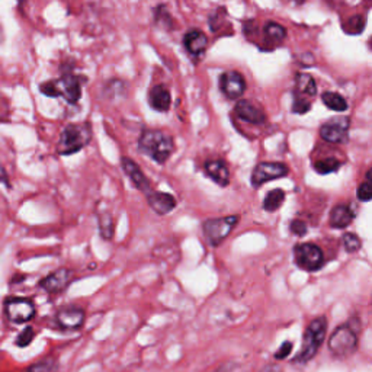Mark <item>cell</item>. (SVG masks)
I'll use <instances>...</instances> for the list:
<instances>
[{"label": "cell", "mask_w": 372, "mask_h": 372, "mask_svg": "<svg viewBox=\"0 0 372 372\" xmlns=\"http://www.w3.org/2000/svg\"><path fill=\"white\" fill-rule=\"evenodd\" d=\"M99 231L105 240H111L114 236V220L109 214H102L99 217Z\"/></svg>", "instance_id": "27"}, {"label": "cell", "mask_w": 372, "mask_h": 372, "mask_svg": "<svg viewBox=\"0 0 372 372\" xmlns=\"http://www.w3.org/2000/svg\"><path fill=\"white\" fill-rule=\"evenodd\" d=\"M184 46L189 54L202 55L208 47V38L200 29H191L184 37Z\"/></svg>", "instance_id": "19"}, {"label": "cell", "mask_w": 372, "mask_h": 372, "mask_svg": "<svg viewBox=\"0 0 372 372\" xmlns=\"http://www.w3.org/2000/svg\"><path fill=\"white\" fill-rule=\"evenodd\" d=\"M239 222V215H229L222 218H211L206 220L202 226L204 236L206 242L211 246H220L224 242L229 234L233 231V229Z\"/></svg>", "instance_id": "7"}, {"label": "cell", "mask_w": 372, "mask_h": 372, "mask_svg": "<svg viewBox=\"0 0 372 372\" xmlns=\"http://www.w3.org/2000/svg\"><path fill=\"white\" fill-rule=\"evenodd\" d=\"M326 332H327V319L324 316H320V317L312 320L310 323V326L305 329L301 351L294 358V362H296V364L308 362L312 356L317 353L319 348L323 345Z\"/></svg>", "instance_id": "3"}, {"label": "cell", "mask_w": 372, "mask_h": 372, "mask_svg": "<svg viewBox=\"0 0 372 372\" xmlns=\"http://www.w3.org/2000/svg\"><path fill=\"white\" fill-rule=\"evenodd\" d=\"M358 348V336L351 324H342L329 339V351L336 358H348Z\"/></svg>", "instance_id": "6"}, {"label": "cell", "mask_w": 372, "mask_h": 372, "mask_svg": "<svg viewBox=\"0 0 372 372\" xmlns=\"http://www.w3.org/2000/svg\"><path fill=\"white\" fill-rule=\"evenodd\" d=\"M355 218V213L349 205H336L330 213V226L333 229H346Z\"/></svg>", "instance_id": "21"}, {"label": "cell", "mask_w": 372, "mask_h": 372, "mask_svg": "<svg viewBox=\"0 0 372 372\" xmlns=\"http://www.w3.org/2000/svg\"><path fill=\"white\" fill-rule=\"evenodd\" d=\"M263 34L267 42H281L287 37V29L276 22H267L263 28Z\"/></svg>", "instance_id": "24"}, {"label": "cell", "mask_w": 372, "mask_h": 372, "mask_svg": "<svg viewBox=\"0 0 372 372\" xmlns=\"http://www.w3.org/2000/svg\"><path fill=\"white\" fill-rule=\"evenodd\" d=\"M148 100H150V107L157 112H168L172 103L170 92L166 89V86L157 85L154 86L150 95H148Z\"/></svg>", "instance_id": "20"}, {"label": "cell", "mask_w": 372, "mask_h": 372, "mask_svg": "<svg viewBox=\"0 0 372 372\" xmlns=\"http://www.w3.org/2000/svg\"><path fill=\"white\" fill-rule=\"evenodd\" d=\"M294 258L300 269L307 272L319 271L324 263L323 250L315 243L296 245L294 249Z\"/></svg>", "instance_id": "9"}, {"label": "cell", "mask_w": 372, "mask_h": 372, "mask_svg": "<svg viewBox=\"0 0 372 372\" xmlns=\"http://www.w3.org/2000/svg\"><path fill=\"white\" fill-rule=\"evenodd\" d=\"M71 278H73V272L66 269V267H62V269H57L48 276L42 278L39 281V287L50 294H58L69 287Z\"/></svg>", "instance_id": "13"}, {"label": "cell", "mask_w": 372, "mask_h": 372, "mask_svg": "<svg viewBox=\"0 0 372 372\" xmlns=\"http://www.w3.org/2000/svg\"><path fill=\"white\" fill-rule=\"evenodd\" d=\"M35 304L22 296H10L5 300V316L10 323L24 324L35 317Z\"/></svg>", "instance_id": "8"}, {"label": "cell", "mask_w": 372, "mask_h": 372, "mask_svg": "<svg viewBox=\"0 0 372 372\" xmlns=\"http://www.w3.org/2000/svg\"><path fill=\"white\" fill-rule=\"evenodd\" d=\"M236 115L239 116L240 120L253 125H262L266 123V115L263 114V111L247 99H240L237 102Z\"/></svg>", "instance_id": "16"}, {"label": "cell", "mask_w": 372, "mask_h": 372, "mask_svg": "<svg viewBox=\"0 0 372 372\" xmlns=\"http://www.w3.org/2000/svg\"><path fill=\"white\" fill-rule=\"evenodd\" d=\"M290 172L285 163L281 161H262L251 172V185L258 188L266 182L287 176Z\"/></svg>", "instance_id": "10"}, {"label": "cell", "mask_w": 372, "mask_h": 372, "mask_svg": "<svg viewBox=\"0 0 372 372\" xmlns=\"http://www.w3.org/2000/svg\"><path fill=\"white\" fill-rule=\"evenodd\" d=\"M349 132V120L348 118H336L330 120L329 123H324L320 127V136L327 143L339 144L348 140Z\"/></svg>", "instance_id": "11"}, {"label": "cell", "mask_w": 372, "mask_h": 372, "mask_svg": "<svg viewBox=\"0 0 372 372\" xmlns=\"http://www.w3.org/2000/svg\"><path fill=\"white\" fill-rule=\"evenodd\" d=\"M285 201V192L282 189H274L271 192H267V195L263 200V210L274 213L278 208L284 204Z\"/></svg>", "instance_id": "22"}, {"label": "cell", "mask_w": 372, "mask_h": 372, "mask_svg": "<svg viewBox=\"0 0 372 372\" xmlns=\"http://www.w3.org/2000/svg\"><path fill=\"white\" fill-rule=\"evenodd\" d=\"M262 372H282L281 366H278L276 364H271V365H266Z\"/></svg>", "instance_id": "34"}, {"label": "cell", "mask_w": 372, "mask_h": 372, "mask_svg": "<svg viewBox=\"0 0 372 372\" xmlns=\"http://www.w3.org/2000/svg\"><path fill=\"white\" fill-rule=\"evenodd\" d=\"M50 369V362H41L37 365H33L26 372H48Z\"/></svg>", "instance_id": "33"}, {"label": "cell", "mask_w": 372, "mask_h": 372, "mask_svg": "<svg viewBox=\"0 0 372 372\" xmlns=\"http://www.w3.org/2000/svg\"><path fill=\"white\" fill-rule=\"evenodd\" d=\"M291 351H292V342H288V340L284 342V344L281 345L279 351L275 353V360H278V361L287 360L290 356V353H291Z\"/></svg>", "instance_id": "32"}, {"label": "cell", "mask_w": 372, "mask_h": 372, "mask_svg": "<svg viewBox=\"0 0 372 372\" xmlns=\"http://www.w3.org/2000/svg\"><path fill=\"white\" fill-rule=\"evenodd\" d=\"M321 99H323V103L327 107L330 108L333 111H337V112H344L348 109V102L346 99L336 94V92H324L321 95Z\"/></svg>", "instance_id": "23"}, {"label": "cell", "mask_w": 372, "mask_h": 372, "mask_svg": "<svg viewBox=\"0 0 372 372\" xmlns=\"http://www.w3.org/2000/svg\"><path fill=\"white\" fill-rule=\"evenodd\" d=\"M39 91L51 98H64L69 103H78L82 96V83L80 78L76 74L67 73L64 76L57 80H51L47 83H42L39 86Z\"/></svg>", "instance_id": "4"}, {"label": "cell", "mask_w": 372, "mask_h": 372, "mask_svg": "<svg viewBox=\"0 0 372 372\" xmlns=\"http://www.w3.org/2000/svg\"><path fill=\"white\" fill-rule=\"evenodd\" d=\"M121 163H123V169H124L125 175L130 177L134 186H136L140 192L145 193V195H150V193L153 192L150 181L147 179V176L143 173V170L140 169L137 163L132 161L128 157H123Z\"/></svg>", "instance_id": "15"}, {"label": "cell", "mask_w": 372, "mask_h": 372, "mask_svg": "<svg viewBox=\"0 0 372 372\" xmlns=\"http://www.w3.org/2000/svg\"><path fill=\"white\" fill-rule=\"evenodd\" d=\"M147 201L152 210L159 215L169 214L176 206V200L166 192H152L150 195H147Z\"/></svg>", "instance_id": "18"}, {"label": "cell", "mask_w": 372, "mask_h": 372, "mask_svg": "<svg viewBox=\"0 0 372 372\" xmlns=\"http://www.w3.org/2000/svg\"><path fill=\"white\" fill-rule=\"evenodd\" d=\"M57 324L64 330H78L85 323V311L79 307H66L55 315Z\"/></svg>", "instance_id": "14"}, {"label": "cell", "mask_w": 372, "mask_h": 372, "mask_svg": "<svg viewBox=\"0 0 372 372\" xmlns=\"http://www.w3.org/2000/svg\"><path fill=\"white\" fill-rule=\"evenodd\" d=\"M0 182H8V176L2 168H0Z\"/></svg>", "instance_id": "35"}, {"label": "cell", "mask_w": 372, "mask_h": 372, "mask_svg": "<svg viewBox=\"0 0 372 372\" xmlns=\"http://www.w3.org/2000/svg\"><path fill=\"white\" fill-rule=\"evenodd\" d=\"M220 89L229 99H239L246 91V80L239 71H226L220 76Z\"/></svg>", "instance_id": "12"}, {"label": "cell", "mask_w": 372, "mask_h": 372, "mask_svg": "<svg viewBox=\"0 0 372 372\" xmlns=\"http://www.w3.org/2000/svg\"><path fill=\"white\" fill-rule=\"evenodd\" d=\"M344 246H345L346 251L355 253V251H358L362 247V242H361V239L356 234L346 233L344 236Z\"/></svg>", "instance_id": "28"}, {"label": "cell", "mask_w": 372, "mask_h": 372, "mask_svg": "<svg viewBox=\"0 0 372 372\" xmlns=\"http://www.w3.org/2000/svg\"><path fill=\"white\" fill-rule=\"evenodd\" d=\"M139 148L157 163H165L175 150L173 139L159 130H145L140 136Z\"/></svg>", "instance_id": "1"}, {"label": "cell", "mask_w": 372, "mask_h": 372, "mask_svg": "<svg viewBox=\"0 0 372 372\" xmlns=\"http://www.w3.org/2000/svg\"><path fill=\"white\" fill-rule=\"evenodd\" d=\"M92 140V128L91 124H70L63 132L60 141H58L57 152L62 156H69L80 152Z\"/></svg>", "instance_id": "2"}, {"label": "cell", "mask_w": 372, "mask_h": 372, "mask_svg": "<svg viewBox=\"0 0 372 372\" xmlns=\"http://www.w3.org/2000/svg\"><path fill=\"white\" fill-rule=\"evenodd\" d=\"M342 166V163L335 159V157H329V159H323L315 163V170L320 175H329L333 173L336 170H339V168Z\"/></svg>", "instance_id": "26"}, {"label": "cell", "mask_w": 372, "mask_h": 372, "mask_svg": "<svg viewBox=\"0 0 372 372\" xmlns=\"http://www.w3.org/2000/svg\"><path fill=\"white\" fill-rule=\"evenodd\" d=\"M356 195H358V200L362 202H368L371 201L372 197V191H371V182L365 181L364 184H361L358 186V192H356Z\"/></svg>", "instance_id": "30"}, {"label": "cell", "mask_w": 372, "mask_h": 372, "mask_svg": "<svg viewBox=\"0 0 372 372\" xmlns=\"http://www.w3.org/2000/svg\"><path fill=\"white\" fill-rule=\"evenodd\" d=\"M290 230H291V233H294L295 236L303 237V236H305V233H307V226H305V222L301 221V220H294V221H291Z\"/></svg>", "instance_id": "31"}, {"label": "cell", "mask_w": 372, "mask_h": 372, "mask_svg": "<svg viewBox=\"0 0 372 372\" xmlns=\"http://www.w3.org/2000/svg\"><path fill=\"white\" fill-rule=\"evenodd\" d=\"M317 87L316 80L312 76L305 73H299L295 78V87H294V103H292V112L294 114H307L311 108L310 98L316 96Z\"/></svg>", "instance_id": "5"}, {"label": "cell", "mask_w": 372, "mask_h": 372, "mask_svg": "<svg viewBox=\"0 0 372 372\" xmlns=\"http://www.w3.org/2000/svg\"><path fill=\"white\" fill-rule=\"evenodd\" d=\"M34 337H35V330L33 329L31 326H28L19 333V336L17 339V345L19 348H25V346H28L29 344H31V342L34 340Z\"/></svg>", "instance_id": "29"}, {"label": "cell", "mask_w": 372, "mask_h": 372, "mask_svg": "<svg viewBox=\"0 0 372 372\" xmlns=\"http://www.w3.org/2000/svg\"><path fill=\"white\" fill-rule=\"evenodd\" d=\"M205 172L220 186H227L230 184V170L224 160H221V159L206 160Z\"/></svg>", "instance_id": "17"}, {"label": "cell", "mask_w": 372, "mask_h": 372, "mask_svg": "<svg viewBox=\"0 0 372 372\" xmlns=\"http://www.w3.org/2000/svg\"><path fill=\"white\" fill-rule=\"evenodd\" d=\"M365 25H366V19H365V17H362V15H355V17L349 18V19L344 24V29H345V33H346V34L358 35V34H362V33H364Z\"/></svg>", "instance_id": "25"}, {"label": "cell", "mask_w": 372, "mask_h": 372, "mask_svg": "<svg viewBox=\"0 0 372 372\" xmlns=\"http://www.w3.org/2000/svg\"><path fill=\"white\" fill-rule=\"evenodd\" d=\"M3 38H5V34H3V29H2V26H0V42H2V41H3Z\"/></svg>", "instance_id": "36"}]
</instances>
